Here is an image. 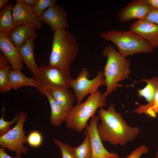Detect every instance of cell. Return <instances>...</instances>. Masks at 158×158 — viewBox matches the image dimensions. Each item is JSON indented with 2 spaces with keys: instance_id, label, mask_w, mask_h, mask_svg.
Instances as JSON below:
<instances>
[{
  "instance_id": "1",
  "label": "cell",
  "mask_w": 158,
  "mask_h": 158,
  "mask_svg": "<svg viewBox=\"0 0 158 158\" xmlns=\"http://www.w3.org/2000/svg\"><path fill=\"white\" fill-rule=\"evenodd\" d=\"M98 113L101 122L98 124L97 130L102 141L115 146H124L133 141L140 132L139 127L128 125L112 103L107 110L100 108Z\"/></svg>"
},
{
  "instance_id": "2",
  "label": "cell",
  "mask_w": 158,
  "mask_h": 158,
  "mask_svg": "<svg viewBox=\"0 0 158 158\" xmlns=\"http://www.w3.org/2000/svg\"><path fill=\"white\" fill-rule=\"evenodd\" d=\"M102 54L107 58L103 72L106 90L104 93L106 97L117 90L118 83L123 81L130 73V62L111 45L106 46Z\"/></svg>"
},
{
  "instance_id": "3",
  "label": "cell",
  "mask_w": 158,
  "mask_h": 158,
  "mask_svg": "<svg viewBox=\"0 0 158 158\" xmlns=\"http://www.w3.org/2000/svg\"><path fill=\"white\" fill-rule=\"evenodd\" d=\"M79 51L74 35L66 29L54 32L49 65L70 68Z\"/></svg>"
},
{
  "instance_id": "4",
  "label": "cell",
  "mask_w": 158,
  "mask_h": 158,
  "mask_svg": "<svg viewBox=\"0 0 158 158\" xmlns=\"http://www.w3.org/2000/svg\"><path fill=\"white\" fill-rule=\"evenodd\" d=\"M104 93L97 91L90 94L84 102H80L68 111L65 122L68 128L80 133L86 128L89 119L95 116L98 108L106 105V99Z\"/></svg>"
},
{
  "instance_id": "5",
  "label": "cell",
  "mask_w": 158,
  "mask_h": 158,
  "mask_svg": "<svg viewBox=\"0 0 158 158\" xmlns=\"http://www.w3.org/2000/svg\"><path fill=\"white\" fill-rule=\"evenodd\" d=\"M100 35L103 39L113 43L119 53L125 57L138 53H152L154 51V48L146 40L130 30L113 29Z\"/></svg>"
},
{
  "instance_id": "6",
  "label": "cell",
  "mask_w": 158,
  "mask_h": 158,
  "mask_svg": "<svg viewBox=\"0 0 158 158\" xmlns=\"http://www.w3.org/2000/svg\"><path fill=\"white\" fill-rule=\"evenodd\" d=\"M27 115L24 111L19 112L18 120L15 126L0 136L1 147L14 152L17 155H21L27 153L28 148L24 145L27 142V137L23 127Z\"/></svg>"
},
{
  "instance_id": "7",
  "label": "cell",
  "mask_w": 158,
  "mask_h": 158,
  "mask_svg": "<svg viewBox=\"0 0 158 158\" xmlns=\"http://www.w3.org/2000/svg\"><path fill=\"white\" fill-rule=\"evenodd\" d=\"M71 75L70 68L42 64L39 67L37 75L34 78L37 80L40 88L50 85L68 89L72 79Z\"/></svg>"
},
{
  "instance_id": "8",
  "label": "cell",
  "mask_w": 158,
  "mask_h": 158,
  "mask_svg": "<svg viewBox=\"0 0 158 158\" xmlns=\"http://www.w3.org/2000/svg\"><path fill=\"white\" fill-rule=\"evenodd\" d=\"M90 74L86 67L83 68L75 79H72L70 88L75 93L77 103L81 102L88 94H92L98 91L99 87L104 85V73L102 71L99 72L97 75L92 80H89Z\"/></svg>"
},
{
  "instance_id": "9",
  "label": "cell",
  "mask_w": 158,
  "mask_h": 158,
  "mask_svg": "<svg viewBox=\"0 0 158 158\" xmlns=\"http://www.w3.org/2000/svg\"><path fill=\"white\" fill-rule=\"evenodd\" d=\"M99 119L98 116H95L92 118L85 130L90 138L92 149L91 158H120L117 153L109 152L103 146L97 132Z\"/></svg>"
},
{
  "instance_id": "10",
  "label": "cell",
  "mask_w": 158,
  "mask_h": 158,
  "mask_svg": "<svg viewBox=\"0 0 158 158\" xmlns=\"http://www.w3.org/2000/svg\"><path fill=\"white\" fill-rule=\"evenodd\" d=\"M40 18L42 22L49 25L54 32L69 27L66 12L56 4L47 9Z\"/></svg>"
},
{
  "instance_id": "11",
  "label": "cell",
  "mask_w": 158,
  "mask_h": 158,
  "mask_svg": "<svg viewBox=\"0 0 158 158\" xmlns=\"http://www.w3.org/2000/svg\"><path fill=\"white\" fill-rule=\"evenodd\" d=\"M17 3L14 6L12 14L15 27L27 24L35 26L38 29L42 26L40 17L34 12L32 6L25 4L20 0H16Z\"/></svg>"
},
{
  "instance_id": "12",
  "label": "cell",
  "mask_w": 158,
  "mask_h": 158,
  "mask_svg": "<svg viewBox=\"0 0 158 158\" xmlns=\"http://www.w3.org/2000/svg\"><path fill=\"white\" fill-rule=\"evenodd\" d=\"M129 30L146 40L153 48L158 47V25L143 18L133 23Z\"/></svg>"
},
{
  "instance_id": "13",
  "label": "cell",
  "mask_w": 158,
  "mask_h": 158,
  "mask_svg": "<svg viewBox=\"0 0 158 158\" xmlns=\"http://www.w3.org/2000/svg\"><path fill=\"white\" fill-rule=\"evenodd\" d=\"M151 8L144 0H134L130 2L118 13L120 21L125 22L133 19L145 18Z\"/></svg>"
},
{
  "instance_id": "14",
  "label": "cell",
  "mask_w": 158,
  "mask_h": 158,
  "mask_svg": "<svg viewBox=\"0 0 158 158\" xmlns=\"http://www.w3.org/2000/svg\"><path fill=\"white\" fill-rule=\"evenodd\" d=\"M0 49L9 61L12 69L21 70L23 68L18 48L9 39L6 33L0 32Z\"/></svg>"
},
{
  "instance_id": "15",
  "label": "cell",
  "mask_w": 158,
  "mask_h": 158,
  "mask_svg": "<svg viewBox=\"0 0 158 158\" xmlns=\"http://www.w3.org/2000/svg\"><path fill=\"white\" fill-rule=\"evenodd\" d=\"M38 28L31 24L16 27L6 33L9 39L18 48L24 45L28 40H35L37 37L36 30Z\"/></svg>"
},
{
  "instance_id": "16",
  "label": "cell",
  "mask_w": 158,
  "mask_h": 158,
  "mask_svg": "<svg viewBox=\"0 0 158 158\" xmlns=\"http://www.w3.org/2000/svg\"><path fill=\"white\" fill-rule=\"evenodd\" d=\"M41 88L47 91L65 111L68 112L73 107L76 97L68 88L50 85Z\"/></svg>"
},
{
  "instance_id": "17",
  "label": "cell",
  "mask_w": 158,
  "mask_h": 158,
  "mask_svg": "<svg viewBox=\"0 0 158 158\" xmlns=\"http://www.w3.org/2000/svg\"><path fill=\"white\" fill-rule=\"evenodd\" d=\"M9 86L10 89L16 90L23 87L30 86L35 87L38 90L40 85L35 78L27 77L21 70L12 69L9 77Z\"/></svg>"
},
{
  "instance_id": "18",
  "label": "cell",
  "mask_w": 158,
  "mask_h": 158,
  "mask_svg": "<svg viewBox=\"0 0 158 158\" xmlns=\"http://www.w3.org/2000/svg\"><path fill=\"white\" fill-rule=\"evenodd\" d=\"M39 90L47 97L49 102L51 109L50 123L54 126H60L65 121L68 112L62 109L46 90L42 88Z\"/></svg>"
},
{
  "instance_id": "19",
  "label": "cell",
  "mask_w": 158,
  "mask_h": 158,
  "mask_svg": "<svg viewBox=\"0 0 158 158\" xmlns=\"http://www.w3.org/2000/svg\"><path fill=\"white\" fill-rule=\"evenodd\" d=\"M34 45V40H30L18 49L22 62L34 74L35 77L37 75L39 67L35 59Z\"/></svg>"
},
{
  "instance_id": "20",
  "label": "cell",
  "mask_w": 158,
  "mask_h": 158,
  "mask_svg": "<svg viewBox=\"0 0 158 158\" xmlns=\"http://www.w3.org/2000/svg\"><path fill=\"white\" fill-rule=\"evenodd\" d=\"M141 82H146L147 85L143 89L137 90L138 96L140 98L144 97L148 102L153 99L158 91V77L154 76L151 79H143L139 81H135L130 85L124 87H133L135 83Z\"/></svg>"
},
{
  "instance_id": "21",
  "label": "cell",
  "mask_w": 158,
  "mask_h": 158,
  "mask_svg": "<svg viewBox=\"0 0 158 158\" xmlns=\"http://www.w3.org/2000/svg\"><path fill=\"white\" fill-rule=\"evenodd\" d=\"M13 3H7L0 12V32L8 33L16 28L11 11Z\"/></svg>"
},
{
  "instance_id": "22",
  "label": "cell",
  "mask_w": 158,
  "mask_h": 158,
  "mask_svg": "<svg viewBox=\"0 0 158 158\" xmlns=\"http://www.w3.org/2000/svg\"><path fill=\"white\" fill-rule=\"evenodd\" d=\"M10 64L2 52L0 53V92L5 93L10 89L9 86L11 70Z\"/></svg>"
},
{
  "instance_id": "23",
  "label": "cell",
  "mask_w": 158,
  "mask_h": 158,
  "mask_svg": "<svg viewBox=\"0 0 158 158\" xmlns=\"http://www.w3.org/2000/svg\"><path fill=\"white\" fill-rule=\"evenodd\" d=\"M134 112L139 114H144L152 118H156L158 114V91L147 104L140 105Z\"/></svg>"
},
{
  "instance_id": "24",
  "label": "cell",
  "mask_w": 158,
  "mask_h": 158,
  "mask_svg": "<svg viewBox=\"0 0 158 158\" xmlns=\"http://www.w3.org/2000/svg\"><path fill=\"white\" fill-rule=\"evenodd\" d=\"M85 137L82 143L78 146L73 148L75 158H91L92 149L90 138L85 131Z\"/></svg>"
},
{
  "instance_id": "25",
  "label": "cell",
  "mask_w": 158,
  "mask_h": 158,
  "mask_svg": "<svg viewBox=\"0 0 158 158\" xmlns=\"http://www.w3.org/2000/svg\"><path fill=\"white\" fill-rule=\"evenodd\" d=\"M56 0H38L36 4L32 6L34 13L40 17L45 10L56 4Z\"/></svg>"
},
{
  "instance_id": "26",
  "label": "cell",
  "mask_w": 158,
  "mask_h": 158,
  "mask_svg": "<svg viewBox=\"0 0 158 158\" xmlns=\"http://www.w3.org/2000/svg\"><path fill=\"white\" fill-rule=\"evenodd\" d=\"M2 116L0 119V136L7 133L11 129V126L16 122H17L19 117V112H18L14 118L10 121H5L4 119L6 109L3 107Z\"/></svg>"
},
{
  "instance_id": "27",
  "label": "cell",
  "mask_w": 158,
  "mask_h": 158,
  "mask_svg": "<svg viewBox=\"0 0 158 158\" xmlns=\"http://www.w3.org/2000/svg\"><path fill=\"white\" fill-rule=\"evenodd\" d=\"M53 141L59 148L62 158H75L73 150V147L70 145L55 139H53Z\"/></svg>"
},
{
  "instance_id": "28",
  "label": "cell",
  "mask_w": 158,
  "mask_h": 158,
  "mask_svg": "<svg viewBox=\"0 0 158 158\" xmlns=\"http://www.w3.org/2000/svg\"><path fill=\"white\" fill-rule=\"evenodd\" d=\"M42 135L37 130L31 132L27 137V142L33 147H39L42 144Z\"/></svg>"
},
{
  "instance_id": "29",
  "label": "cell",
  "mask_w": 158,
  "mask_h": 158,
  "mask_svg": "<svg viewBox=\"0 0 158 158\" xmlns=\"http://www.w3.org/2000/svg\"><path fill=\"white\" fill-rule=\"evenodd\" d=\"M149 151L148 148L146 145H142L133 150L126 158H140L142 155Z\"/></svg>"
},
{
  "instance_id": "30",
  "label": "cell",
  "mask_w": 158,
  "mask_h": 158,
  "mask_svg": "<svg viewBox=\"0 0 158 158\" xmlns=\"http://www.w3.org/2000/svg\"><path fill=\"white\" fill-rule=\"evenodd\" d=\"M145 18L158 25V9L151 8Z\"/></svg>"
},
{
  "instance_id": "31",
  "label": "cell",
  "mask_w": 158,
  "mask_h": 158,
  "mask_svg": "<svg viewBox=\"0 0 158 158\" xmlns=\"http://www.w3.org/2000/svg\"><path fill=\"white\" fill-rule=\"evenodd\" d=\"M144 1L151 8L158 9V0H144Z\"/></svg>"
},
{
  "instance_id": "32",
  "label": "cell",
  "mask_w": 158,
  "mask_h": 158,
  "mask_svg": "<svg viewBox=\"0 0 158 158\" xmlns=\"http://www.w3.org/2000/svg\"><path fill=\"white\" fill-rule=\"evenodd\" d=\"M6 149L0 148V158H21V155H17L14 158L8 155L5 152Z\"/></svg>"
},
{
  "instance_id": "33",
  "label": "cell",
  "mask_w": 158,
  "mask_h": 158,
  "mask_svg": "<svg viewBox=\"0 0 158 158\" xmlns=\"http://www.w3.org/2000/svg\"><path fill=\"white\" fill-rule=\"evenodd\" d=\"M38 0H20V1L25 4L33 6L37 2Z\"/></svg>"
},
{
  "instance_id": "34",
  "label": "cell",
  "mask_w": 158,
  "mask_h": 158,
  "mask_svg": "<svg viewBox=\"0 0 158 158\" xmlns=\"http://www.w3.org/2000/svg\"><path fill=\"white\" fill-rule=\"evenodd\" d=\"M8 0H0V9L1 10L2 8L4 7L8 1Z\"/></svg>"
},
{
  "instance_id": "35",
  "label": "cell",
  "mask_w": 158,
  "mask_h": 158,
  "mask_svg": "<svg viewBox=\"0 0 158 158\" xmlns=\"http://www.w3.org/2000/svg\"><path fill=\"white\" fill-rule=\"evenodd\" d=\"M155 158H158V147L157 148V151L155 153Z\"/></svg>"
}]
</instances>
